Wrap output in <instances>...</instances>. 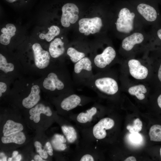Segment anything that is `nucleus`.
<instances>
[{
  "instance_id": "nucleus-32",
  "label": "nucleus",
  "mask_w": 161,
  "mask_h": 161,
  "mask_svg": "<svg viewBox=\"0 0 161 161\" xmlns=\"http://www.w3.org/2000/svg\"><path fill=\"white\" fill-rule=\"evenodd\" d=\"M34 145L36 148V151L38 153L42 149V145L41 143L38 141H35L34 143Z\"/></svg>"
},
{
  "instance_id": "nucleus-45",
  "label": "nucleus",
  "mask_w": 161,
  "mask_h": 161,
  "mask_svg": "<svg viewBox=\"0 0 161 161\" xmlns=\"http://www.w3.org/2000/svg\"><path fill=\"white\" fill-rule=\"evenodd\" d=\"M63 38L62 37L61 38H62V39H63Z\"/></svg>"
},
{
  "instance_id": "nucleus-14",
  "label": "nucleus",
  "mask_w": 161,
  "mask_h": 161,
  "mask_svg": "<svg viewBox=\"0 0 161 161\" xmlns=\"http://www.w3.org/2000/svg\"><path fill=\"white\" fill-rule=\"evenodd\" d=\"M61 129L68 143L77 145L80 140L78 127L69 124L62 126Z\"/></svg>"
},
{
  "instance_id": "nucleus-7",
  "label": "nucleus",
  "mask_w": 161,
  "mask_h": 161,
  "mask_svg": "<svg viewBox=\"0 0 161 161\" xmlns=\"http://www.w3.org/2000/svg\"><path fill=\"white\" fill-rule=\"evenodd\" d=\"M116 52L112 47H106L100 53L97 54L90 58L92 63L93 69L97 72H101L109 65L114 60Z\"/></svg>"
},
{
  "instance_id": "nucleus-25",
  "label": "nucleus",
  "mask_w": 161,
  "mask_h": 161,
  "mask_svg": "<svg viewBox=\"0 0 161 161\" xmlns=\"http://www.w3.org/2000/svg\"><path fill=\"white\" fill-rule=\"evenodd\" d=\"M149 134L151 141H161V126L156 124L152 126L150 129Z\"/></svg>"
},
{
  "instance_id": "nucleus-11",
  "label": "nucleus",
  "mask_w": 161,
  "mask_h": 161,
  "mask_svg": "<svg viewBox=\"0 0 161 161\" xmlns=\"http://www.w3.org/2000/svg\"><path fill=\"white\" fill-rule=\"evenodd\" d=\"M149 37V34H146L142 30L134 32L123 38L122 47L126 51H130L135 46L143 43Z\"/></svg>"
},
{
  "instance_id": "nucleus-34",
  "label": "nucleus",
  "mask_w": 161,
  "mask_h": 161,
  "mask_svg": "<svg viewBox=\"0 0 161 161\" xmlns=\"http://www.w3.org/2000/svg\"><path fill=\"white\" fill-rule=\"evenodd\" d=\"M46 145L48 150L53 151V150L50 143L49 142H47L46 143Z\"/></svg>"
},
{
  "instance_id": "nucleus-40",
  "label": "nucleus",
  "mask_w": 161,
  "mask_h": 161,
  "mask_svg": "<svg viewBox=\"0 0 161 161\" xmlns=\"http://www.w3.org/2000/svg\"><path fill=\"white\" fill-rule=\"evenodd\" d=\"M47 152L49 154V155L51 156H52L53 154L52 151H51L48 150L47 151Z\"/></svg>"
},
{
  "instance_id": "nucleus-26",
  "label": "nucleus",
  "mask_w": 161,
  "mask_h": 161,
  "mask_svg": "<svg viewBox=\"0 0 161 161\" xmlns=\"http://www.w3.org/2000/svg\"><path fill=\"white\" fill-rule=\"evenodd\" d=\"M149 35L150 39L161 43V24L152 27Z\"/></svg>"
},
{
  "instance_id": "nucleus-10",
  "label": "nucleus",
  "mask_w": 161,
  "mask_h": 161,
  "mask_svg": "<svg viewBox=\"0 0 161 161\" xmlns=\"http://www.w3.org/2000/svg\"><path fill=\"white\" fill-rule=\"evenodd\" d=\"M62 11L61 23L64 27H69L70 24H74L77 21L79 17V9L75 4H65L62 7Z\"/></svg>"
},
{
  "instance_id": "nucleus-20",
  "label": "nucleus",
  "mask_w": 161,
  "mask_h": 161,
  "mask_svg": "<svg viewBox=\"0 0 161 161\" xmlns=\"http://www.w3.org/2000/svg\"><path fill=\"white\" fill-rule=\"evenodd\" d=\"M26 139L24 133L20 131L9 136H3L1 137V140L4 144L13 143L21 144L25 142Z\"/></svg>"
},
{
  "instance_id": "nucleus-33",
  "label": "nucleus",
  "mask_w": 161,
  "mask_h": 161,
  "mask_svg": "<svg viewBox=\"0 0 161 161\" xmlns=\"http://www.w3.org/2000/svg\"><path fill=\"white\" fill-rule=\"evenodd\" d=\"M125 161H136L135 158L133 156L129 157L124 160Z\"/></svg>"
},
{
  "instance_id": "nucleus-29",
  "label": "nucleus",
  "mask_w": 161,
  "mask_h": 161,
  "mask_svg": "<svg viewBox=\"0 0 161 161\" xmlns=\"http://www.w3.org/2000/svg\"><path fill=\"white\" fill-rule=\"evenodd\" d=\"M128 138L131 143L136 145H140L143 140L142 135L139 132L130 133L129 134Z\"/></svg>"
},
{
  "instance_id": "nucleus-46",
  "label": "nucleus",
  "mask_w": 161,
  "mask_h": 161,
  "mask_svg": "<svg viewBox=\"0 0 161 161\" xmlns=\"http://www.w3.org/2000/svg\"><path fill=\"white\" fill-rule=\"evenodd\" d=\"M32 161H34V160H32Z\"/></svg>"
},
{
  "instance_id": "nucleus-23",
  "label": "nucleus",
  "mask_w": 161,
  "mask_h": 161,
  "mask_svg": "<svg viewBox=\"0 0 161 161\" xmlns=\"http://www.w3.org/2000/svg\"><path fill=\"white\" fill-rule=\"evenodd\" d=\"M48 31L46 34L40 33L39 35L40 38L45 40L48 42H50L54 38L58 35L60 33V29L57 26L53 25L48 28Z\"/></svg>"
},
{
  "instance_id": "nucleus-18",
  "label": "nucleus",
  "mask_w": 161,
  "mask_h": 161,
  "mask_svg": "<svg viewBox=\"0 0 161 161\" xmlns=\"http://www.w3.org/2000/svg\"><path fill=\"white\" fill-rule=\"evenodd\" d=\"M16 31V28L13 24H7L6 27H3L1 30L2 34L0 36V43L4 45L8 44L11 38L15 35Z\"/></svg>"
},
{
  "instance_id": "nucleus-39",
  "label": "nucleus",
  "mask_w": 161,
  "mask_h": 161,
  "mask_svg": "<svg viewBox=\"0 0 161 161\" xmlns=\"http://www.w3.org/2000/svg\"><path fill=\"white\" fill-rule=\"evenodd\" d=\"M18 152L17 151H14L13 153L12 158L16 157L18 154Z\"/></svg>"
},
{
  "instance_id": "nucleus-9",
  "label": "nucleus",
  "mask_w": 161,
  "mask_h": 161,
  "mask_svg": "<svg viewBox=\"0 0 161 161\" xmlns=\"http://www.w3.org/2000/svg\"><path fill=\"white\" fill-rule=\"evenodd\" d=\"M79 32L86 35L98 32L102 26V21L98 17L83 18L78 22Z\"/></svg>"
},
{
  "instance_id": "nucleus-28",
  "label": "nucleus",
  "mask_w": 161,
  "mask_h": 161,
  "mask_svg": "<svg viewBox=\"0 0 161 161\" xmlns=\"http://www.w3.org/2000/svg\"><path fill=\"white\" fill-rule=\"evenodd\" d=\"M142 126V122L137 118L134 120L132 125H128L126 129L130 133L139 132L141 130Z\"/></svg>"
},
{
  "instance_id": "nucleus-43",
  "label": "nucleus",
  "mask_w": 161,
  "mask_h": 161,
  "mask_svg": "<svg viewBox=\"0 0 161 161\" xmlns=\"http://www.w3.org/2000/svg\"><path fill=\"white\" fill-rule=\"evenodd\" d=\"M12 157H9L8 159V161H11L12 159Z\"/></svg>"
},
{
  "instance_id": "nucleus-19",
  "label": "nucleus",
  "mask_w": 161,
  "mask_h": 161,
  "mask_svg": "<svg viewBox=\"0 0 161 161\" xmlns=\"http://www.w3.org/2000/svg\"><path fill=\"white\" fill-rule=\"evenodd\" d=\"M23 129V126L21 123L9 120L6 121L3 126V136H9L21 131Z\"/></svg>"
},
{
  "instance_id": "nucleus-22",
  "label": "nucleus",
  "mask_w": 161,
  "mask_h": 161,
  "mask_svg": "<svg viewBox=\"0 0 161 161\" xmlns=\"http://www.w3.org/2000/svg\"><path fill=\"white\" fill-rule=\"evenodd\" d=\"M147 89L143 85H139L130 87L128 89L129 93L131 95H135L139 100H143L145 98L144 94L147 92Z\"/></svg>"
},
{
  "instance_id": "nucleus-27",
  "label": "nucleus",
  "mask_w": 161,
  "mask_h": 161,
  "mask_svg": "<svg viewBox=\"0 0 161 161\" xmlns=\"http://www.w3.org/2000/svg\"><path fill=\"white\" fill-rule=\"evenodd\" d=\"M14 69V65L8 63L5 57L0 54V69L5 73L13 71Z\"/></svg>"
},
{
  "instance_id": "nucleus-30",
  "label": "nucleus",
  "mask_w": 161,
  "mask_h": 161,
  "mask_svg": "<svg viewBox=\"0 0 161 161\" xmlns=\"http://www.w3.org/2000/svg\"><path fill=\"white\" fill-rule=\"evenodd\" d=\"M7 85L4 82H0V97L2 96V94L7 89Z\"/></svg>"
},
{
  "instance_id": "nucleus-6",
  "label": "nucleus",
  "mask_w": 161,
  "mask_h": 161,
  "mask_svg": "<svg viewBox=\"0 0 161 161\" xmlns=\"http://www.w3.org/2000/svg\"><path fill=\"white\" fill-rule=\"evenodd\" d=\"M144 24L152 27L161 24V15L157 7L145 3H141L135 10Z\"/></svg>"
},
{
  "instance_id": "nucleus-16",
  "label": "nucleus",
  "mask_w": 161,
  "mask_h": 161,
  "mask_svg": "<svg viewBox=\"0 0 161 161\" xmlns=\"http://www.w3.org/2000/svg\"><path fill=\"white\" fill-rule=\"evenodd\" d=\"M29 113L30 115V119L33 120L35 123H38L39 121L41 114H44L49 117L51 116L52 114L50 108L41 103L38 104L34 107L32 108L30 110Z\"/></svg>"
},
{
  "instance_id": "nucleus-21",
  "label": "nucleus",
  "mask_w": 161,
  "mask_h": 161,
  "mask_svg": "<svg viewBox=\"0 0 161 161\" xmlns=\"http://www.w3.org/2000/svg\"><path fill=\"white\" fill-rule=\"evenodd\" d=\"M66 138L63 135L56 134L52 140V143L54 148L56 150L63 151L67 148L66 143L67 141Z\"/></svg>"
},
{
  "instance_id": "nucleus-4",
  "label": "nucleus",
  "mask_w": 161,
  "mask_h": 161,
  "mask_svg": "<svg viewBox=\"0 0 161 161\" xmlns=\"http://www.w3.org/2000/svg\"><path fill=\"white\" fill-rule=\"evenodd\" d=\"M72 79L75 85H83L93 75V69L90 58L85 57L74 64Z\"/></svg>"
},
{
  "instance_id": "nucleus-41",
  "label": "nucleus",
  "mask_w": 161,
  "mask_h": 161,
  "mask_svg": "<svg viewBox=\"0 0 161 161\" xmlns=\"http://www.w3.org/2000/svg\"><path fill=\"white\" fill-rule=\"evenodd\" d=\"M1 161H7V157L5 156L2 159H0Z\"/></svg>"
},
{
  "instance_id": "nucleus-44",
  "label": "nucleus",
  "mask_w": 161,
  "mask_h": 161,
  "mask_svg": "<svg viewBox=\"0 0 161 161\" xmlns=\"http://www.w3.org/2000/svg\"><path fill=\"white\" fill-rule=\"evenodd\" d=\"M160 156H161V148L160 149Z\"/></svg>"
},
{
  "instance_id": "nucleus-31",
  "label": "nucleus",
  "mask_w": 161,
  "mask_h": 161,
  "mask_svg": "<svg viewBox=\"0 0 161 161\" xmlns=\"http://www.w3.org/2000/svg\"><path fill=\"white\" fill-rule=\"evenodd\" d=\"M38 153L40 156L43 158L46 159L48 157L47 152L44 150L41 149Z\"/></svg>"
},
{
  "instance_id": "nucleus-38",
  "label": "nucleus",
  "mask_w": 161,
  "mask_h": 161,
  "mask_svg": "<svg viewBox=\"0 0 161 161\" xmlns=\"http://www.w3.org/2000/svg\"><path fill=\"white\" fill-rule=\"evenodd\" d=\"M21 159V155L20 154L18 155L16 157V161H20Z\"/></svg>"
},
{
  "instance_id": "nucleus-15",
  "label": "nucleus",
  "mask_w": 161,
  "mask_h": 161,
  "mask_svg": "<svg viewBox=\"0 0 161 161\" xmlns=\"http://www.w3.org/2000/svg\"><path fill=\"white\" fill-rule=\"evenodd\" d=\"M40 92L39 86L37 85L33 86L28 96L23 100V106L27 109L31 108L34 106L40 100Z\"/></svg>"
},
{
  "instance_id": "nucleus-37",
  "label": "nucleus",
  "mask_w": 161,
  "mask_h": 161,
  "mask_svg": "<svg viewBox=\"0 0 161 161\" xmlns=\"http://www.w3.org/2000/svg\"><path fill=\"white\" fill-rule=\"evenodd\" d=\"M158 76L159 80L161 82V64L158 70Z\"/></svg>"
},
{
  "instance_id": "nucleus-2",
  "label": "nucleus",
  "mask_w": 161,
  "mask_h": 161,
  "mask_svg": "<svg viewBox=\"0 0 161 161\" xmlns=\"http://www.w3.org/2000/svg\"><path fill=\"white\" fill-rule=\"evenodd\" d=\"M83 85L93 90L100 96L103 94L114 95L119 89L116 80L112 77L103 75L101 72L94 74L86 81Z\"/></svg>"
},
{
  "instance_id": "nucleus-13",
  "label": "nucleus",
  "mask_w": 161,
  "mask_h": 161,
  "mask_svg": "<svg viewBox=\"0 0 161 161\" xmlns=\"http://www.w3.org/2000/svg\"><path fill=\"white\" fill-rule=\"evenodd\" d=\"M130 73L134 78L139 80L145 78L147 77L148 71L147 69L142 65L138 60L131 59L128 62Z\"/></svg>"
},
{
  "instance_id": "nucleus-1",
  "label": "nucleus",
  "mask_w": 161,
  "mask_h": 161,
  "mask_svg": "<svg viewBox=\"0 0 161 161\" xmlns=\"http://www.w3.org/2000/svg\"><path fill=\"white\" fill-rule=\"evenodd\" d=\"M114 24L117 31L123 38L134 32L142 30L144 25L135 10L125 7L119 11Z\"/></svg>"
},
{
  "instance_id": "nucleus-42",
  "label": "nucleus",
  "mask_w": 161,
  "mask_h": 161,
  "mask_svg": "<svg viewBox=\"0 0 161 161\" xmlns=\"http://www.w3.org/2000/svg\"><path fill=\"white\" fill-rule=\"evenodd\" d=\"M16 0H6V1L9 3H12Z\"/></svg>"
},
{
  "instance_id": "nucleus-12",
  "label": "nucleus",
  "mask_w": 161,
  "mask_h": 161,
  "mask_svg": "<svg viewBox=\"0 0 161 161\" xmlns=\"http://www.w3.org/2000/svg\"><path fill=\"white\" fill-rule=\"evenodd\" d=\"M35 64L40 69H44L49 64L50 56L49 52L44 50L40 44H34L32 46Z\"/></svg>"
},
{
  "instance_id": "nucleus-3",
  "label": "nucleus",
  "mask_w": 161,
  "mask_h": 161,
  "mask_svg": "<svg viewBox=\"0 0 161 161\" xmlns=\"http://www.w3.org/2000/svg\"><path fill=\"white\" fill-rule=\"evenodd\" d=\"M101 107L97 103H95L91 108L84 112L73 114L72 119L76 126L80 129L89 127L100 119Z\"/></svg>"
},
{
  "instance_id": "nucleus-36",
  "label": "nucleus",
  "mask_w": 161,
  "mask_h": 161,
  "mask_svg": "<svg viewBox=\"0 0 161 161\" xmlns=\"http://www.w3.org/2000/svg\"><path fill=\"white\" fill-rule=\"evenodd\" d=\"M157 101L159 106L161 109V94L158 97Z\"/></svg>"
},
{
  "instance_id": "nucleus-17",
  "label": "nucleus",
  "mask_w": 161,
  "mask_h": 161,
  "mask_svg": "<svg viewBox=\"0 0 161 161\" xmlns=\"http://www.w3.org/2000/svg\"><path fill=\"white\" fill-rule=\"evenodd\" d=\"M49 50L52 58H58L63 55L65 52L64 43L61 38H55L50 43Z\"/></svg>"
},
{
  "instance_id": "nucleus-35",
  "label": "nucleus",
  "mask_w": 161,
  "mask_h": 161,
  "mask_svg": "<svg viewBox=\"0 0 161 161\" xmlns=\"http://www.w3.org/2000/svg\"><path fill=\"white\" fill-rule=\"evenodd\" d=\"M34 159L35 161H43L41 158V157L38 155H36L34 157Z\"/></svg>"
},
{
  "instance_id": "nucleus-24",
  "label": "nucleus",
  "mask_w": 161,
  "mask_h": 161,
  "mask_svg": "<svg viewBox=\"0 0 161 161\" xmlns=\"http://www.w3.org/2000/svg\"><path fill=\"white\" fill-rule=\"evenodd\" d=\"M67 54L71 61L74 64L86 57L85 53L78 51L72 47H70L68 48Z\"/></svg>"
},
{
  "instance_id": "nucleus-5",
  "label": "nucleus",
  "mask_w": 161,
  "mask_h": 161,
  "mask_svg": "<svg viewBox=\"0 0 161 161\" xmlns=\"http://www.w3.org/2000/svg\"><path fill=\"white\" fill-rule=\"evenodd\" d=\"M57 72H51L44 80L43 86L51 91H65L67 93L75 92V85L71 78L62 80Z\"/></svg>"
},
{
  "instance_id": "nucleus-8",
  "label": "nucleus",
  "mask_w": 161,
  "mask_h": 161,
  "mask_svg": "<svg viewBox=\"0 0 161 161\" xmlns=\"http://www.w3.org/2000/svg\"><path fill=\"white\" fill-rule=\"evenodd\" d=\"M95 100L91 97L78 95L75 92H71L67 93V96L62 100L60 106L63 110L69 112Z\"/></svg>"
}]
</instances>
